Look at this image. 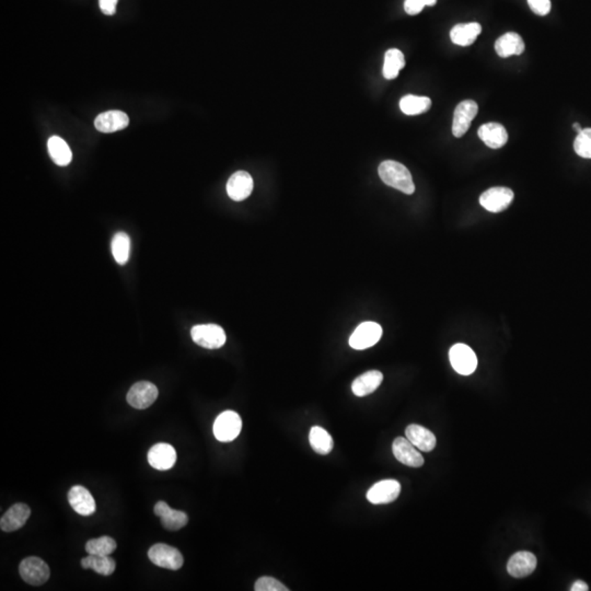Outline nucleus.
Wrapping results in <instances>:
<instances>
[{
  "label": "nucleus",
  "instance_id": "nucleus-1",
  "mask_svg": "<svg viewBox=\"0 0 591 591\" xmlns=\"http://www.w3.org/2000/svg\"><path fill=\"white\" fill-rule=\"evenodd\" d=\"M379 177L384 184L401 191L402 193L412 195L415 192L411 172L405 165L394 160L381 162L378 168Z\"/></svg>",
  "mask_w": 591,
  "mask_h": 591
},
{
  "label": "nucleus",
  "instance_id": "nucleus-2",
  "mask_svg": "<svg viewBox=\"0 0 591 591\" xmlns=\"http://www.w3.org/2000/svg\"><path fill=\"white\" fill-rule=\"evenodd\" d=\"M191 337L195 344L207 350H218L226 344L227 341L224 329L217 324L195 325L191 330Z\"/></svg>",
  "mask_w": 591,
  "mask_h": 591
},
{
  "label": "nucleus",
  "instance_id": "nucleus-3",
  "mask_svg": "<svg viewBox=\"0 0 591 591\" xmlns=\"http://www.w3.org/2000/svg\"><path fill=\"white\" fill-rule=\"evenodd\" d=\"M242 430V419L234 411H225L219 414L213 423V436L221 442L236 439Z\"/></svg>",
  "mask_w": 591,
  "mask_h": 591
},
{
  "label": "nucleus",
  "instance_id": "nucleus-4",
  "mask_svg": "<svg viewBox=\"0 0 591 591\" xmlns=\"http://www.w3.org/2000/svg\"><path fill=\"white\" fill-rule=\"evenodd\" d=\"M148 558L154 565L165 568V569H171V571L180 569L184 563L180 551L165 543L152 545L148 551Z\"/></svg>",
  "mask_w": 591,
  "mask_h": 591
},
{
  "label": "nucleus",
  "instance_id": "nucleus-5",
  "mask_svg": "<svg viewBox=\"0 0 591 591\" xmlns=\"http://www.w3.org/2000/svg\"><path fill=\"white\" fill-rule=\"evenodd\" d=\"M21 578L32 586H41L49 581V565L42 558L31 556L24 558L19 566Z\"/></svg>",
  "mask_w": 591,
  "mask_h": 591
},
{
  "label": "nucleus",
  "instance_id": "nucleus-6",
  "mask_svg": "<svg viewBox=\"0 0 591 591\" xmlns=\"http://www.w3.org/2000/svg\"><path fill=\"white\" fill-rule=\"evenodd\" d=\"M381 337L382 327L380 324L373 321L363 322L350 337V346L357 350H367L377 344Z\"/></svg>",
  "mask_w": 591,
  "mask_h": 591
},
{
  "label": "nucleus",
  "instance_id": "nucleus-7",
  "mask_svg": "<svg viewBox=\"0 0 591 591\" xmlns=\"http://www.w3.org/2000/svg\"><path fill=\"white\" fill-rule=\"evenodd\" d=\"M449 359L459 375H470L478 367V358L472 348L465 344H455L450 348Z\"/></svg>",
  "mask_w": 591,
  "mask_h": 591
},
{
  "label": "nucleus",
  "instance_id": "nucleus-8",
  "mask_svg": "<svg viewBox=\"0 0 591 591\" xmlns=\"http://www.w3.org/2000/svg\"><path fill=\"white\" fill-rule=\"evenodd\" d=\"M158 388L154 383L140 381L129 389L127 396L129 405L137 410L148 409L157 400Z\"/></svg>",
  "mask_w": 591,
  "mask_h": 591
},
{
  "label": "nucleus",
  "instance_id": "nucleus-9",
  "mask_svg": "<svg viewBox=\"0 0 591 591\" xmlns=\"http://www.w3.org/2000/svg\"><path fill=\"white\" fill-rule=\"evenodd\" d=\"M514 192L508 188H489L480 196V204L486 211L491 213H501L508 209L514 200Z\"/></svg>",
  "mask_w": 591,
  "mask_h": 591
},
{
  "label": "nucleus",
  "instance_id": "nucleus-10",
  "mask_svg": "<svg viewBox=\"0 0 591 591\" xmlns=\"http://www.w3.org/2000/svg\"><path fill=\"white\" fill-rule=\"evenodd\" d=\"M478 112V103L476 101L465 100L458 104L453 113V134L460 138L470 129L473 118Z\"/></svg>",
  "mask_w": 591,
  "mask_h": 591
},
{
  "label": "nucleus",
  "instance_id": "nucleus-11",
  "mask_svg": "<svg viewBox=\"0 0 591 591\" xmlns=\"http://www.w3.org/2000/svg\"><path fill=\"white\" fill-rule=\"evenodd\" d=\"M401 493V484L396 480L377 482L367 492L368 501L373 505L390 504Z\"/></svg>",
  "mask_w": 591,
  "mask_h": 591
},
{
  "label": "nucleus",
  "instance_id": "nucleus-12",
  "mask_svg": "<svg viewBox=\"0 0 591 591\" xmlns=\"http://www.w3.org/2000/svg\"><path fill=\"white\" fill-rule=\"evenodd\" d=\"M394 457L402 464L421 468L424 464V458L407 438L398 437L392 444Z\"/></svg>",
  "mask_w": 591,
  "mask_h": 591
},
{
  "label": "nucleus",
  "instance_id": "nucleus-13",
  "mask_svg": "<svg viewBox=\"0 0 591 591\" xmlns=\"http://www.w3.org/2000/svg\"><path fill=\"white\" fill-rule=\"evenodd\" d=\"M253 179L245 171H236L227 183V193L236 202L245 201L253 191Z\"/></svg>",
  "mask_w": 591,
  "mask_h": 591
},
{
  "label": "nucleus",
  "instance_id": "nucleus-14",
  "mask_svg": "<svg viewBox=\"0 0 591 591\" xmlns=\"http://www.w3.org/2000/svg\"><path fill=\"white\" fill-rule=\"evenodd\" d=\"M154 514L160 517L163 527L170 531H177L186 527L188 516L181 510H175L165 501H158L154 508Z\"/></svg>",
  "mask_w": 591,
  "mask_h": 591
},
{
  "label": "nucleus",
  "instance_id": "nucleus-15",
  "mask_svg": "<svg viewBox=\"0 0 591 591\" xmlns=\"http://www.w3.org/2000/svg\"><path fill=\"white\" fill-rule=\"evenodd\" d=\"M537 567V558L528 551L515 553L507 564L509 575L515 578H524L531 575Z\"/></svg>",
  "mask_w": 591,
  "mask_h": 591
},
{
  "label": "nucleus",
  "instance_id": "nucleus-16",
  "mask_svg": "<svg viewBox=\"0 0 591 591\" xmlns=\"http://www.w3.org/2000/svg\"><path fill=\"white\" fill-rule=\"evenodd\" d=\"M148 462L156 470H170L177 462V451L169 444H157L150 448Z\"/></svg>",
  "mask_w": 591,
  "mask_h": 591
},
{
  "label": "nucleus",
  "instance_id": "nucleus-17",
  "mask_svg": "<svg viewBox=\"0 0 591 591\" xmlns=\"http://www.w3.org/2000/svg\"><path fill=\"white\" fill-rule=\"evenodd\" d=\"M68 501L72 508L80 516H91L97 508L90 492L81 485L72 486L68 493Z\"/></svg>",
  "mask_w": 591,
  "mask_h": 591
},
{
  "label": "nucleus",
  "instance_id": "nucleus-18",
  "mask_svg": "<svg viewBox=\"0 0 591 591\" xmlns=\"http://www.w3.org/2000/svg\"><path fill=\"white\" fill-rule=\"evenodd\" d=\"M129 118L122 111H108L97 116L95 121V129L101 133H115L129 127Z\"/></svg>",
  "mask_w": 591,
  "mask_h": 591
},
{
  "label": "nucleus",
  "instance_id": "nucleus-19",
  "mask_svg": "<svg viewBox=\"0 0 591 591\" xmlns=\"http://www.w3.org/2000/svg\"><path fill=\"white\" fill-rule=\"evenodd\" d=\"M30 516H31L30 507L22 503H18L11 506L8 512L1 517L0 528L5 532L16 531L24 527Z\"/></svg>",
  "mask_w": 591,
  "mask_h": 591
},
{
  "label": "nucleus",
  "instance_id": "nucleus-20",
  "mask_svg": "<svg viewBox=\"0 0 591 591\" xmlns=\"http://www.w3.org/2000/svg\"><path fill=\"white\" fill-rule=\"evenodd\" d=\"M478 137L492 149H499L508 142V134L505 127L499 123H487L478 129Z\"/></svg>",
  "mask_w": 591,
  "mask_h": 591
},
{
  "label": "nucleus",
  "instance_id": "nucleus-21",
  "mask_svg": "<svg viewBox=\"0 0 591 591\" xmlns=\"http://www.w3.org/2000/svg\"><path fill=\"white\" fill-rule=\"evenodd\" d=\"M405 436L417 449L424 453H430L436 447L435 435L421 425L412 424L406 427Z\"/></svg>",
  "mask_w": 591,
  "mask_h": 591
},
{
  "label": "nucleus",
  "instance_id": "nucleus-22",
  "mask_svg": "<svg viewBox=\"0 0 591 591\" xmlns=\"http://www.w3.org/2000/svg\"><path fill=\"white\" fill-rule=\"evenodd\" d=\"M383 381L382 373L371 371L360 375L352 383L353 394L356 396H366L375 392Z\"/></svg>",
  "mask_w": 591,
  "mask_h": 591
},
{
  "label": "nucleus",
  "instance_id": "nucleus-23",
  "mask_svg": "<svg viewBox=\"0 0 591 591\" xmlns=\"http://www.w3.org/2000/svg\"><path fill=\"white\" fill-rule=\"evenodd\" d=\"M482 32L481 24L478 22L460 24L453 26L450 31V39L459 47H470Z\"/></svg>",
  "mask_w": 591,
  "mask_h": 591
},
{
  "label": "nucleus",
  "instance_id": "nucleus-24",
  "mask_svg": "<svg viewBox=\"0 0 591 591\" xmlns=\"http://www.w3.org/2000/svg\"><path fill=\"white\" fill-rule=\"evenodd\" d=\"M524 49L526 47H524V40L519 34L515 32H508L501 35L495 43V51L503 58L512 56V55H521Z\"/></svg>",
  "mask_w": 591,
  "mask_h": 591
},
{
  "label": "nucleus",
  "instance_id": "nucleus-25",
  "mask_svg": "<svg viewBox=\"0 0 591 591\" xmlns=\"http://www.w3.org/2000/svg\"><path fill=\"white\" fill-rule=\"evenodd\" d=\"M49 156L51 160L60 167H66L70 165L72 159V150L67 143L58 136H51L47 142Z\"/></svg>",
  "mask_w": 591,
  "mask_h": 591
},
{
  "label": "nucleus",
  "instance_id": "nucleus-26",
  "mask_svg": "<svg viewBox=\"0 0 591 591\" xmlns=\"http://www.w3.org/2000/svg\"><path fill=\"white\" fill-rule=\"evenodd\" d=\"M309 442L312 449L321 455H327L334 447L331 435L320 426H314L309 432Z\"/></svg>",
  "mask_w": 591,
  "mask_h": 591
},
{
  "label": "nucleus",
  "instance_id": "nucleus-27",
  "mask_svg": "<svg viewBox=\"0 0 591 591\" xmlns=\"http://www.w3.org/2000/svg\"><path fill=\"white\" fill-rule=\"evenodd\" d=\"M81 566L85 569H93L95 573L103 576H110L114 573L116 568L115 560L110 556H92L89 554L87 558L81 560Z\"/></svg>",
  "mask_w": 591,
  "mask_h": 591
},
{
  "label": "nucleus",
  "instance_id": "nucleus-28",
  "mask_svg": "<svg viewBox=\"0 0 591 591\" xmlns=\"http://www.w3.org/2000/svg\"><path fill=\"white\" fill-rule=\"evenodd\" d=\"M405 66V58L400 49H391L384 55L383 64V77L388 80L396 79L400 70Z\"/></svg>",
  "mask_w": 591,
  "mask_h": 591
},
{
  "label": "nucleus",
  "instance_id": "nucleus-29",
  "mask_svg": "<svg viewBox=\"0 0 591 591\" xmlns=\"http://www.w3.org/2000/svg\"><path fill=\"white\" fill-rule=\"evenodd\" d=\"M432 106V100L427 97L405 95L400 101V108L406 115H419L425 113Z\"/></svg>",
  "mask_w": 591,
  "mask_h": 591
},
{
  "label": "nucleus",
  "instance_id": "nucleus-30",
  "mask_svg": "<svg viewBox=\"0 0 591 591\" xmlns=\"http://www.w3.org/2000/svg\"><path fill=\"white\" fill-rule=\"evenodd\" d=\"M112 254L116 263L120 265L127 264L131 251V238L125 232H118L112 239Z\"/></svg>",
  "mask_w": 591,
  "mask_h": 591
},
{
  "label": "nucleus",
  "instance_id": "nucleus-31",
  "mask_svg": "<svg viewBox=\"0 0 591 591\" xmlns=\"http://www.w3.org/2000/svg\"><path fill=\"white\" fill-rule=\"evenodd\" d=\"M115 550V540L106 535L98 539H92L86 543V551L88 554H92V556H111Z\"/></svg>",
  "mask_w": 591,
  "mask_h": 591
},
{
  "label": "nucleus",
  "instance_id": "nucleus-32",
  "mask_svg": "<svg viewBox=\"0 0 591 591\" xmlns=\"http://www.w3.org/2000/svg\"><path fill=\"white\" fill-rule=\"evenodd\" d=\"M574 149L579 157L591 159V129H583L574 142Z\"/></svg>",
  "mask_w": 591,
  "mask_h": 591
},
{
  "label": "nucleus",
  "instance_id": "nucleus-33",
  "mask_svg": "<svg viewBox=\"0 0 591 591\" xmlns=\"http://www.w3.org/2000/svg\"><path fill=\"white\" fill-rule=\"evenodd\" d=\"M255 591H288L289 589L277 579L264 576L257 579L254 586Z\"/></svg>",
  "mask_w": 591,
  "mask_h": 591
},
{
  "label": "nucleus",
  "instance_id": "nucleus-34",
  "mask_svg": "<svg viewBox=\"0 0 591 591\" xmlns=\"http://www.w3.org/2000/svg\"><path fill=\"white\" fill-rule=\"evenodd\" d=\"M437 0H405L404 10L407 15L415 16L424 9L425 6H434Z\"/></svg>",
  "mask_w": 591,
  "mask_h": 591
},
{
  "label": "nucleus",
  "instance_id": "nucleus-35",
  "mask_svg": "<svg viewBox=\"0 0 591 591\" xmlns=\"http://www.w3.org/2000/svg\"><path fill=\"white\" fill-rule=\"evenodd\" d=\"M528 5L537 16H547L551 11L550 0H528Z\"/></svg>",
  "mask_w": 591,
  "mask_h": 591
},
{
  "label": "nucleus",
  "instance_id": "nucleus-36",
  "mask_svg": "<svg viewBox=\"0 0 591 591\" xmlns=\"http://www.w3.org/2000/svg\"><path fill=\"white\" fill-rule=\"evenodd\" d=\"M118 0H99L100 9L106 16H113L116 11Z\"/></svg>",
  "mask_w": 591,
  "mask_h": 591
},
{
  "label": "nucleus",
  "instance_id": "nucleus-37",
  "mask_svg": "<svg viewBox=\"0 0 591 591\" xmlns=\"http://www.w3.org/2000/svg\"><path fill=\"white\" fill-rule=\"evenodd\" d=\"M588 589V585L583 581H576L571 587V591H587Z\"/></svg>",
  "mask_w": 591,
  "mask_h": 591
},
{
  "label": "nucleus",
  "instance_id": "nucleus-38",
  "mask_svg": "<svg viewBox=\"0 0 591 591\" xmlns=\"http://www.w3.org/2000/svg\"><path fill=\"white\" fill-rule=\"evenodd\" d=\"M573 127L574 129H575L576 131H578V133H581V131H583V129H581V124L575 123L574 124Z\"/></svg>",
  "mask_w": 591,
  "mask_h": 591
}]
</instances>
